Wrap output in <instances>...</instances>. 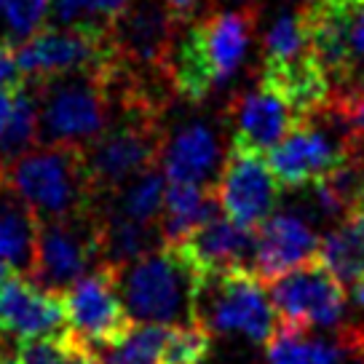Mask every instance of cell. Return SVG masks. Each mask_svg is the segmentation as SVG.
Masks as SVG:
<instances>
[{"instance_id": "8", "label": "cell", "mask_w": 364, "mask_h": 364, "mask_svg": "<svg viewBox=\"0 0 364 364\" xmlns=\"http://www.w3.org/2000/svg\"><path fill=\"white\" fill-rule=\"evenodd\" d=\"M62 297L68 308L70 330L83 343H89V348L118 343L136 324L129 316L118 289V271L107 265H97Z\"/></svg>"}, {"instance_id": "23", "label": "cell", "mask_w": 364, "mask_h": 364, "mask_svg": "<svg viewBox=\"0 0 364 364\" xmlns=\"http://www.w3.org/2000/svg\"><path fill=\"white\" fill-rule=\"evenodd\" d=\"M318 260L341 284L364 279V212L353 209L321 239Z\"/></svg>"}, {"instance_id": "24", "label": "cell", "mask_w": 364, "mask_h": 364, "mask_svg": "<svg viewBox=\"0 0 364 364\" xmlns=\"http://www.w3.org/2000/svg\"><path fill=\"white\" fill-rule=\"evenodd\" d=\"M35 145H41V105L33 86L24 83V89L14 94L11 115L0 132V177Z\"/></svg>"}, {"instance_id": "9", "label": "cell", "mask_w": 364, "mask_h": 364, "mask_svg": "<svg viewBox=\"0 0 364 364\" xmlns=\"http://www.w3.org/2000/svg\"><path fill=\"white\" fill-rule=\"evenodd\" d=\"M268 287L279 321L295 327H338L346 314V292L321 260L306 262L273 279Z\"/></svg>"}, {"instance_id": "3", "label": "cell", "mask_w": 364, "mask_h": 364, "mask_svg": "<svg viewBox=\"0 0 364 364\" xmlns=\"http://www.w3.org/2000/svg\"><path fill=\"white\" fill-rule=\"evenodd\" d=\"M268 287L250 271L198 273L191 295V321L217 335L239 332L252 343H268L279 314Z\"/></svg>"}, {"instance_id": "15", "label": "cell", "mask_w": 364, "mask_h": 364, "mask_svg": "<svg viewBox=\"0 0 364 364\" xmlns=\"http://www.w3.org/2000/svg\"><path fill=\"white\" fill-rule=\"evenodd\" d=\"M196 273L250 271L255 273L257 257V228H244L228 215H217L174 244Z\"/></svg>"}, {"instance_id": "35", "label": "cell", "mask_w": 364, "mask_h": 364, "mask_svg": "<svg viewBox=\"0 0 364 364\" xmlns=\"http://www.w3.org/2000/svg\"><path fill=\"white\" fill-rule=\"evenodd\" d=\"M11 276H16V273H14L11 268H9V265H6V262L0 260V284H6V282H9V279H11Z\"/></svg>"}, {"instance_id": "30", "label": "cell", "mask_w": 364, "mask_h": 364, "mask_svg": "<svg viewBox=\"0 0 364 364\" xmlns=\"http://www.w3.org/2000/svg\"><path fill=\"white\" fill-rule=\"evenodd\" d=\"M348 48H351V75L346 89L332 94L330 100L353 94V91L364 89V6L351 14V24H348Z\"/></svg>"}, {"instance_id": "7", "label": "cell", "mask_w": 364, "mask_h": 364, "mask_svg": "<svg viewBox=\"0 0 364 364\" xmlns=\"http://www.w3.org/2000/svg\"><path fill=\"white\" fill-rule=\"evenodd\" d=\"M100 212L78 220L41 223L33 273L27 279L48 292L65 295L86 276L91 262L100 265Z\"/></svg>"}, {"instance_id": "28", "label": "cell", "mask_w": 364, "mask_h": 364, "mask_svg": "<svg viewBox=\"0 0 364 364\" xmlns=\"http://www.w3.org/2000/svg\"><path fill=\"white\" fill-rule=\"evenodd\" d=\"M308 48H311V43H308V27L303 9L282 14L265 35V59H289L308 51Z\"/></svg>"}, {"instance_id": "14", "label": "cell", "mask_w": 364, "mask_h": 364, "mask_svg": "<svg viewBox=\"0 0 364 364\" xmlns=\"http://www.w3.org/2000/svg\"><path fill=\"white\" fill-rule=\"evenodd\" d=\"M70 330L65 297L48 292L27 276H11L0 284V332L19 341L48 338Z\"/></svg>"}, {"instance_id": "27", "label": "cell", "mask_w": 364, "mask_h": 364, "mask_svg": "<svg viewBox=\"0 0 364 364\" xmlns=\"http://www.w3.org/2000/svg\"><path fill=\"white\" fill-rule=\"evenodd\" d=\"M209 353H212V332L196 321H182L166 332L161 364H204Z\"/></svg>"}, {"instance_id": "2", "label": "cell", "mask_w": 364, "mask_h": 364, "mask_svg": "<svg viewBox=\"0 0 364 364\" xmlns=\"http://www.w3.org/2000/svg\"><path fill=\"white\" fill-rule=\"evenodd\" d=\"M161 113L164 110L142 105H118L102 134L83 148L89 182L102 206L164 156L166 134L161 129Z\"/></svg>"}, {"instance_id": "4", "label": "cell", "mask_w": 364, "mask_h": 364, "mask_svg": "<svg viewBox=\"0 0 364 364\" xmlns=\"http://www.w3.org/2000/svg\"><path fill=\"white\" fill-rule=\"evenodd\" d=\"M110 73H75L54 80H27L41 105V142L86 148L102 134L115 110L113 91L107 83Z\"/></svg>"}, {"instance_id": "26", "label": "cell", "mask_w": 364, "mask_h": 364, "mask_svg": "<svg viewBox=\"0 0 364 364\" xmlns=\"http://www.w3.org/2000/svg\"><path fill=\"white\" fill-rule=\"evenodd\" d=\"M169 324H134L118 343L91 348L97 364H161Z\"/></svg>"}, {"instance_id": "19", "label": "cell", "mask_w": 364, "mask_h": 364, "mask_svg": "<svg viewBox=\"0 0 364 364\" xmlns=\"http://www.w3.org/2000/svg\"><path fill=\"white\" fill-rule=\"evenodd\" d=\"M268 364H346L351 356L364 353V332L343 330L338 338H311L306 327L279 321L265 343Z\"/></svg>"}, {"instance_id": "17", "label": "cell", "mask_w": 364, "mask_h": 364, "mask_svg": "<svg viewBox=\"0 0 364 364\" xmlns=\"http://www.w3.org/2000/svg\"><path fill=\"white\" fill-rule=\"evenodd\" d=\"M260 86L282 97L300 118L324 110L332 97L330 75L311 48L289 59H265Z\"/></svg>"}, {"instance_id": "11", "label": "cell", "mask_w": 364, "mask_h": 364, "mask_svg": "<svg viewBox=\"0 0 364 364\" xmlns=\"http://www.w3.org/2000/svg\"><path fill=\"white\" fill-rule=\"evenodd\" d=\"M282 185L276 182L273 171L268 169L265 156L228 150L215 193L220 198V209L230 220L244 228H257L271 217L273 206L279 201Z\"/></svg>"}, {"instance_id": "34", "label": "cell", "mask_w": 364, "mask_h": 364, "mask_svg": "<svg viewBox=\"0 0 364 364\" xmlns=\"http://www.w3.org/2000/svg\"><path fill=\"white\" fill-rule=\"evenodd\" d=\"M353 303L364 308V279H362V282H356V284H353Z\"/></svg>"}, {"instance_id": "1", "label": "cell", "mask_w": 364, "mask_h": 364, "mask_svg": "<svg viewBox=\"0 0 364 364\" xmlns=\"http://www.w3.org/2000/svg\"><path fill=\"white\" fill-rule=\"evenodd\" d=\"M0 185L22 198L41 223L78 220L100 212L89 182L83 148L41 142L3 171Z\"/></svg>"}, {"instance_id": "25", "label": "cell", "mask_w": 364, "mask_h": 364, "mask_svg": "<svg viewBox=\"0 0 364 364\" xmlns=\"http://www.w3.org/2000/svg\"><path fill=\"white\" fill-rule=\"evenodd\" d=\"M166 174H161L156 166L142 171L136 180H132L121 193L115 196L107 206H113L115 212L132 217L136 223L145 225H159L161 209H164V196H166Z\"/></svg>"}, {"instance_id": "36", "label": "cell", "mask_w": 364, "mask_h": 364, "mask_svg": "<svg viewBox=\"0 0 364 364\" xmlns=\"http://www.w3.org/2000/svg\"><path fill=\"white\" fill-rule=\"evenodd\" d=\"M359 209H362V212H364V198H362V204H359Z\"/></svg>"}, {"instance_id": "12", "label": "cell", "mask_w": 364, "mask_h": 364, "mask_svg": "<svg viewBox=\"0 0 364 364\" xmlns=\"http://www.w3.org/2000/svg\"><path fill=\"white\" fill-rule=\"evenodd\" d=\"M177 27L180 24L171 19L164 0H132L124 16L113 24V38L129 68L166 78Z\"/></svg>"}, {"instance_id": "10", "label": "cell", "mask_w": 364, "mask_h": 364, "mask_svg": "<svg viewBox=\"0 0 364 364\" xmlns=\"http://www.w3.org/2000/svg\"><path fill=\"white\" fill-rule=\"evenodd\" d=\"M348 156V134L335 136L316 126V118H303L289 134L268 150V169L287 191H303L308 185L327 177Z\"/></svg>"}, {"instance_id": "31", "label": "cell", "mask_w": 364, "mask_h": 364, "mask_svg": "<svg viewBox=\"0 0 364 364\" xmlns=\"http://www.w3.org/2000/svg\"><path fill=\"white\" fill-rule=\"evenodd\" d=\"M327 110L341 121L348 134L364 136V89L338 97V100H330Z\"/></svg>"}, {"instance_id": "29", "label": "cell", "mask_w": 364, "mask_h": 364, "mask_svg": "<svg viewBox=\"0 0 364 364\" xmlns=\"http://www.w3.org/2000/svg\"><path fill=\"white\" fill-rule=\"evenodd\" d=\"M48 11H51V0H6V6L0 9L14 41H27L30 35L38 33Z\"/></svg>"}, {"instance_id": "38", "label": "cell", "mask_w": 364, "mask_h": 364, "mask_svg": "<svg viewBox=\"0 0 364 364\" xmlns=\"http://www.w3.org/2000/svg\"><path fill=\"white\" fill-rule=\"evenodd\" d=\"M0 364H6V362H0Z\"/></svg>"}, {"instance_id": "21", "label": "cell", "mask_w": 364, "mask_h": 364, "mask_svg": "<svg viewBox=\"0 0 364 364\" xmlns=\"http://www.w3.org/2000/svg\"><path fill=\"white\" fill-rule=\"evenodd\" d=\"M217 215H220V198L215 188L191 185V182H169L159 217V233L164 247H174L185 241L193 230H198Z\"/></svg>"}, {"instance_id": "13", "label": "cell", "mask_w": 364, "mask_h": 364, "mask_svg": "<svg viewBox=\"0 0 364 364\" xmlns=\"http://www.w3.org/2000/svg\"><path fill=\"white\" fill-rule=\"evenodd\" d=\"M228 118L233 129L230 148L257 156H268V150L276 148L289 129L303 121L282 97L262 86L239 91L228 105Z\"/></svg>"}, {"instance_id": "16", "label": "cell", "mask_w": 364, "mask_h": 364, "mask_svg": "<svg viewBox=\"0 0 364 364\" xmlns=\"http://www.w3.org/2000/svg\"><path fill=\"white\" fill-rule=\"evenodd\" d=\"M318 247L321 239L303 215H271L257 225L255 276L262 284H271L287 271L318 260Z\"/></svg>"}, {"instance_id": "22", "label": "cell", "mask_w": 364, "mask_h": 364, "mask_svg": "<svg viewBox=\"0 0 364 364\" xmlns=\"http://www.w3.org/2000/svg\"><path fill=\"white\" fill-rule=\"evenodd\" d=\"M164 247L159 225H145L132 217L102 206L100 212V265L124 271L126 265L142 260L145 255Z\"/></svg>"}, {"instance_id": "6", "label": "cell", "mask_w": 364, "mask_h": 364, "mask_svg": "<svg viewBox=\"0 0 364 364\" xmlns=\"http://www.w3.org/2000/svg\"><path fill=\"white\" fill-rule=\"evenodd\" d=\"M27 80H54L75 73H110L121 65L113 27H41L16 48Z\"/></svg>"}, {"instance_id": "33", "label": "cell", "mask_w": 364, "mask_h": 364, "mask_svg": "<svg viewBox=\"0 0 364 364\" xmlns=\"http://www.w3.org/2000/svg\"><path fill=\"white\" fill-rule=\"evenodd\" d=\"M164 6L169 9L171 19L177 24H191L196 22V14L204 6V0H164Z\"/></svg>"}, {"instance_id": "32", "label": "cell", "mask_w": 364, "mask_h": 364, "mask_svg": "<svg viewBox=\"0 0 364 364\" xmlns=\"http://www.w3.org/2000/svg\"><path fill=\"white\" fill-rule=\"evenodd\" d=\"M27 75L19 65V54L9 41H0V94H16L24 89Z\"/></svg>"}, {"instance_id": "5", "label": "cell", "mask_w": 364, "mask_h": 364, "mask_svg": "<svg viewBox=\"0 0 364 364\" xmlns=\"http://www.w3.org/2000/svg\"><path fill=\"white\" fill-rule=\"evenodd\" d=\"M196 276L174 247H161L118 271V289L136 324H182L191 321Z\"/></svg>"}, {"instance_id": "37", "label": "cell", "mask_w": 364, "mask_h": 364, "mask_svg": "<svg viewBox=\"0 0 364 364\" xmlns=\"http://www.w3.org/2000/svg\"><path fill=\"white\" fill-rule=\"evenodd\" d=\"M3 6H6V0H0V9H3Z\"/></svg>"}, {"instance_id": "18", "label": "cell", "mask_w": 364, "mask_h": 364, "mask_svg": "<svg viewBox=\"0 0 364 364\" xmlns=\"http://www.w3.org/2000/svg\"><path fill=\"white\" fill-rule=\"evenodd\" d=\"M255 22H257V16L252 9L217 11L191 22L196 27V35L201 41L209 65L215 70L217 86H225L244 65L252 43V33H255Z\"/></svg>"}, {"instance_id": "20", "label": "cell", "mask_w": 364, "mask_h": 364, "mask_svg": "<svg viewBox=\"0 0 364 364\" xmlns=\"http://www.w3.org/2000/svg\"><path fill=\"white\" fill-rule=\"evenodd\" d=\"M220 166L217 134L204 124L177 129L164 145V174L169 182H191L212 188V177Z\"/></svg>"}]
</instances>
